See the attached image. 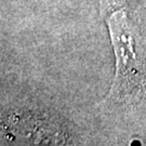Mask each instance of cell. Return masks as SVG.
Listing matches in <instances>:
<instances>
[{"mask_svg":"<svg viewBox=\"0 0 146 146\" xmlns=\"http://www.w3.org/2000/svg\"><path fill=\"white\" fill-rule=\"evenodd\" d=\"M110 31L116 61L114 81L107 94L113 104L146 101V36L127 5L118 0H99Z\"/></svg>","mask_w":146,"mask_h":146,"instance_id":"cell-1","label":"cell"}]
</instances>
